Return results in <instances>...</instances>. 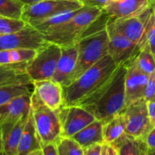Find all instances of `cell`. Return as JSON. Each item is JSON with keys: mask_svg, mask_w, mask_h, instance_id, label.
<instances>
[{"mask_svg": "<svg viewBox=\"0 0 155 155\" xmlns=\"http://www.w3.org/2000/svg\"><path fill=\"white\" fill-rule=\"evenodd\" d=\"M112 147L116 149L118 155H141L147 148L145 142L125 134L117 140Z\"/></svg>", "mask_w": 155, "mask_h": 155, "instance_id": "25", "label": "cell"}, {"mask_svg": "<svg viewBox=\"0 0 155 155\" xmlns=\"http://www.w3.org/2000/svg\"><path fill=\"white\" fill-rule=\"evenodd\" d=\"M33 89L43 102L52 110H58L63 105V88L53 80L33 82Z\"/></svg>", "mask_w": 155, "mask_h": 155, "instance_id": "16", "label": "cell"}, {"mask_svg": "<svg viewBox=\"0 0 155 155\" xmlns=\"http://www.w3.org/2000/svg\"><path fill=\"white\" fill-rule=\"evenodd\" d=\"M28 115L21 117L15 120L0 124L4 153L9 155H17L18 144Z\"/></svg>", "mask_w": 155, "mask_h": 155, "instance_id": "15", "label": "cell"}, {"mask_svg": "<svg viewBox=\"0 0 155 155\" xmlns=\"http://www.w3.org/2000/svg\"><path fill=\"white\" fill-rule=\"evenodd\" d=\"M126 120V134L144 142L152 125L147 111V101L141 99L129 104L122 111Z\"/></svg>", "mask_w": 155, "mask_h": 155, "instance_id": "8", "label": "cell"}, {"mask_svg": "<svg viewBox=\"0 0 155 155\" xmlns=\"http://www.w3.org/2000/svg\"><path fill=\"white\" fill-rule=\"evenodd\" d=\"M20 2L23 3L24 5H30V4H34V3L46 1V0H19Z\"/></svg>", "mask_w": 155, "mask_h": 155, "instance_id": "38", "label": "cell"}, {"mask_svg": "<svg viewBox=\"0 0 155 155\" xmlns=\"http://www.w3.org/2000/svg\"><path fill=\"white\" fill-rule=\"evenodd\" d=\"M135 61L139 69L147 76L155 72V58L147 44L140 50Z\"/></svg>", "mask_w": 155, "mask_h": 155, "instance_id": "28", "label": "cell"}, {"mask_svg": "<svg viewBox=\"0 0 155 155\" xmlns=\"http://www.w3.org/2000/svg\"><path fill=\"white\" fill-rule=\"evenodd\" d=\"M27 63L0 64V86L17 82H32L26 73Z\"/></svg>", "mask_w": 155, "mask_h": 155, "instance_id": "22", "label": "cell"}, {"mask_svg": "<svg viewBox=\"0 0 155 155\" xmlns=\"http://www.w3.org/2000/svg\"><path fill=\"white\" fill-rule=\"evenodd\" d=\"M47 42L43 34L29 24L16 33L0 35V50L13 48L38 50Z\"/></svg>", "mask_w": 155, "mask_h": 155, "instance_id": "11", "label": "cell"}, {"mask_svg": "<svg viewBox=\"0 0 155 155\" xmlns=\"http://www.w3.org/2000/svg\"><path fill=\"white\" fill-rule=\"evenodd\" d=\"M108 34V54L118 65H126L133 61L141 48L118 32L110 21L106 26Z\"/></svg>", "mask_w": 155, "mask_h": 155, "instance_id": "9", "label": "cell"}, {"mask_svg": "<svg viewBox=\"0 0 155 155\" xmlns=\"http://www.w3.org/2000/svg\"><path fill=\"white\" fill-rule=\"evenodd\" d=\"M146 28V40L155 58V12L152 6L141 14Z\"/></svg>", "mask_w": 155, "mask_h": 155, "instance_id": "27", "label": "cell"}, {"mask_svg": "<svg viewBox=\"0 0 155 155\" xmlns=\"http://www.w3.org/2000/svg\"><path fill=\"white\" fill-rule=\"evenodd\" d=\"M147 107L150 123L155 126V101H147Z\"/></svg>", "mask_w": 155, "mask_h": 155, "instance_id": "37", "label": "cell"}, {"mask_svg": "<svg viewBox=\"0 0 155 155\" xmlns=\"http://www.w3.org/2000/svg\"><path fill=\"white\" fill-rule=\"evenodd\" d=\"M126 120L122 113H119L103 124L104 143L112 145L126 134Z\"/></svg>", "mask_w": 155, "mask_h": 155, "instance_id": "21", "label": "cell"}, {"mask_svg": "<svg viewBox=\"0 0 155 155\" xmlns=\"http://www.w3.org/2000/svg\"><path fill=\"white\" fill-rule=\"evenodd\" d=\"M122 0H110V2H120Z\"/></svg>", "mask_w": 155, "mask_h": 155, "instance_id": "44", "label": "cell"}, {"mask_svg": "<svg viewBox=\"0 0 155 155\" xmlns=\"http://www.w3.org/2000/svg\"><path fill=\"white\" fill-rule=\"evenodd\" d=\"M61 55V47L48 42L36 50L32 60L26 65V73L31 81L51 80Z\"/></svg>", "mask_w": 155, "mask_h": 155, "instance_id": "6", "label": "cell"}, {"mask_svg": "<svg viewBox=\"0 0 155 155\" xmlns=\"http://www.w3.org/2000/svg\"><path fill=\"white\" fill-rule=\"evenodd\" d=\"M30 95H24L15 98L0 106V124L15 120L30 112Z\"/></svg>", "mask_w": 155, "mask_h": 155, "instance_id": "18", "label": "cell"}, {"mask_svg": "<svg viewBox=\"0 0 155 155\" xmlns=\"http://www.w3.org/2000/svg\"><path fill=\"white\" fill-rule=\"evenodd\" d=\"M148 0H122L117 2H110L103 12L107 15L109 21L139 16L150 7Z\"/></svg>", "mask_w": 155, "mask_h": 155, "instance_id": "13", "label": "cell"}, {"mask_svg": "<svg viewBox=\"0 0 155 155\" xmlns=\"http://www.w3.org/2000/svg\"><path fill=\"white\" fill-rule=\"evenodd\" d=\"M147 148H146V149L144 150V151H143L141 155H147Z\"/></svg>", "mask_w": 155, "mask_h": 155, "instance_id": "43", "label": "cell"}, {"mask_svg": "<svg viewBox=\"0 0 155 155\" xmlns=\"http://www.w3.org/2000/svg\"><path fill=\"white\" fill-rule=\"evenodd\" d=\"M126 107L141 99H144V92L149 76L144 74L137 65L135 58L125 65Z\"/></svg>", "mask_w": 155, "mask_h": 155, "instance_id": "12", "label": "cell"}, {"mask_svg": "<svg viewBox=\"0 0 155 155\" xmlns=\"http://www.w3.org/2000/svg\"><path fill=\"white\" fill-rule=\"evenodd\" d=\"M80 10L81 8H79L58 14V15H53L50 18H45V19L41 20V21L33 23L30 25L33 26L34 28L39 30L43 35L47 34V33H51V32L56 30V29L62 27L63 24L70 21L73 17L75 16Z\"/></svg>", "mask_w": 155, "mask_h": 155, "instance_id": "23", "label": "cell"}, {"mask_svg": "<svg viewBox=\"0 0 155 155\" xmlns=\"http://www.w3.org/2000/svg\"><path fill=\"white\" fill-rule=\"evenodd\" d=\"M93 24L75 42L78 56L71 75L62 86L69 85L83 73L108 54V34L104 27Z\"/></svg>", "mask_w": 155, "mask_h": 155, "instance_id": "3", "label": "cell"}, {"mask_svg": "<svg viewBox=\"0 0 155 155\" xmlns=\"http://www.w3.org/2000/svg\"><path fill=\"white\" fill-rule=\"evenodd\" d=\"M126 68L119 65L109 80L78 106L92 114L103 124L126 108Z\"/></svg>", "mask_w": 155, "mask_h": 155, "instance_id": "1", "label": "cell"}, {"mask_svg": "<svg viewBox=\"0 0 155 155\" xmlns=\"http://www.w3.org/2000/svg\"><path fill=\"white\" fill-rule=\"evenodd\" d=\"M148 2H150V5H155V0H148Z\"/></svg>", "mask_w": 155, "mask_h": 155, "instance_id": "42", "label": "cell"}, {"mask_svg": "<svg viewBox=\"0 0 155 155\" xmlns=\"http://www.w3.org/2000/svg\"><path fill=\"white\" fill-rule=\"evenodd\" d=\"M26 155H43V153L42 149L40 148V149H36L35 151H31V152L28 153V154Z\"/></svg>", "mask_w": 155, "mask_h": 155, "instance_id": "39", "label": "cell"}, {"mask_svg": "<svg viewBox=\"0 0 155 155\" xmlns=\"http://www.w3.org/2000/svg\"><path fill=\"white\" fill-rule=\"evenodd\" d=\"M103 15V9L84 6L70 21L54 31L43 35L48 42L60 47L75 44L91 26Z\"/></svg>", "mask_w": 155, "mask_h": 155, "instance_id": "4", "label": "cell"}, {"mask_svg": "<svg viewBox=\"0 0 155 155\" xmlns=\"http://www.w3.org/2000/svg\"><path fill=\"white\" fill-rule=\"evenodd\" d=\"M30 112L41 146L57 142L61 137V125L57 110L46 105L33 89L30 95Z\"/></svg>", "mask_w": 155, "mask_h": 155, "instance_id": "5", "label": "cell"}, {"mask_svg": "<svg viewBox=\"0 0 155 155\" xmlns=\"http://www.w3.org/2000/svg\"><path fill=\"white\" fill-rule=\"evenodd\" d=\"M147 149H155V126L150 130L144 140Z\"/></svg>", "mask_w": 155, "mask_h": 155, "instance_id": "34", "label": "cell"}, {"mask_svg": "<svg viewBox=\"0 0 155 155\" xmlns=\"http://www.w3.org/2000/svg\"><path fill=\"white\" fill-rule=\"evenodd\" d=\"M43 155H59L56 142L46 144L41 146Z\"/></svg>", "mask_w": 155, "mask_h": 155, "instance_id": "35", "label": "cell"}, {"mask_svg": "<svg viewBox=\"0 0 155 155\" xmlns=\"http://www.w3.org/2000/svg\"><path fill=\"white\" fill-rule=\"evenodd\" d=\"M3 152V145H2V139L1 134V129H0V154Z\"/></svg>", "mask_w": 155, "mask_h": 155, "instance_id": "40", "label": "cell"}, {"mask_svg": "<svg viewBox=\"0 0 155 155\" xmlns=\"http://www.w3.org/2000/svg\"><path fill=\"white\" fill-rule=\"evenodd\" d=\"M36 50L25 48L0 50V64L27 63L33 59Z\"/></svg>", "mask_w": 155, "mask_h": 155, "instance_id": "26", "label": "cell"}, {"mask_svg": "<svg viewBox=\"0 0 155 155\" xmlns=\"http://www.w3.org/2000/svg\"><path fill=\"white\" fill-rule=\"evenodd\" d=\"M27 23L22 19L0 17V35L16 33L24 28Z\"/></svg>", "mask_w": 155, "mask_h": 155, "instance_id": "31", "label": "cell"}, {"mask_svg": "<svg viewBox=\"0 0 155 155\" xmlns=\"http://www.w3.org/2000/svg\"><path fill=\"white\" fill-rule=\"evenodd\" d=\"M144 100L146 101H155V72L149 76L144 92Z\"/></svg>", "mask_w": 155, "mask_h": 155, "instance_id": "32", "label": "cell"}, {"mask_svg": "<svg viewBox=\"0 0 155 155\" xmlns=\"http://www.w3.org/2000/svg\"><path fill=\"white\" fill-rule=\"evenodd\" d=\"M152 7H153V11H154V12H155V5H152Z\"/></svg>", "mask_w": 155, "mask_h": 155, "instance_id": "45", "label": "cell"}, {"mask_svg": "<svg viewBox=\"0 0 155 155\" xmlns=\"http://www.w3.org/2000/svg\"><path fill=\"white\" fill-rule=\"evenodd\" d=\"M103 144H97L84 148V155H101L102 147Z\"/></svg>", "mask_w": 155, "mask_h": 155, "instance_id": "36", "label": "cell"}, {"mask_svg": "<svg viewBox=\"0 0 155 155\" xmlns=\"http://www.w3.org/2000/svg\"><path fill=\"white\" fill-rule=\"evenodd\" d=\"M24 4L19 0H0V17L21 19Z\"/></svg>", "mask_w": 155, "mask_h": 155, "instance_id": "29", "label": "cell"}, {"mask_svg": "<svg viewBox=\"0 0 155 155\" xmlns=\"http://www.w3.org/2000/svg\"><path fill=\"white\" fill-rule=\"evenodd\" d=\"M84 6L88 7H97L103 9L109 2L110 0H78Z\"/></svg>", "mask_w": 155, "mask_h": 155, "instance_id": "33", "label": "cell"}, {"mask_svg": "<svg viewBox=\"0 0 155 155\" xmlns=\"http://www.w3.org/2000/svg\"><path fill=\"white\" fill-rule=\"evenodd\" d=\"M32 82H17L0 86V106L18 96L31 94Z\"/></svg>", "mask_w": 155, "mask_h": 155, "instance_id": "24", "label": "cell"}, {"mask_svg": "<svg viewBox=\"0 0 155 155\" xmlns=\"http://www.w3.org/2000/svg\"><path fill=\"white\" fill-rule=\"evenodd\" d=\"M2 154H0V155H2Z\"/></svg>", "mask_w": 155, "mask_h": 155, "instance_id": "47", "label": "cell"}, {"mask_svg": "<svg viewBox=\"0 0 155 155\" xmlns=\"http://www.w3.org/2000/svg\"><path fill=\"white\" fill-rule=\"evenodd\" d=\"M2 155H9V154H5V153L2 152Z\"/></svg>", "mask_w": 155, "mask_h": 155, "instance_id": "46", "label": "cell"}, {"mask_svg": "<svg viewBox=\"0 0 155 155\" xmlns=\"http://www.w3.org/2000/svg\"><path fill=\"white\" fill-rule=\"evenodd\" d=\"M84 7L78 0H46L30 5H24L21 19L31 24L58 14Z\"/></svg>", "mask_w": 155, "mask_h": 155, "instance_id": "7", "label": "cell"}, {"mask_svg": "<svg viewBox=\"0 0 155 155\" xmlns=\"http://www.w3.org/2000/svg\"><path fill=\"white\" fill-rule=\"evenodd\" d=\"M56 143L59 155H84L83 148L71 138L60 137Z\"/></svg>", "mask_w": 155, "mask_h": 155, "instance_id": "30", "label": "cell"}, {"mask_svg": "<svg viewBox=\"0 0 155 155\" xmlns=\"http://www.w3.org/2000/svg\"><path fill=\"white\" fill-rule=\"evenodd\" d=\"M119 66L109 54L100 59L74 81L68 86H62V106L78 105L97 92L109 80Z\"/></svg>", "mask_w": 155, "mask_h": 155, "instance_id": "2", "label": "cell"}, {"mask_svg": "<svg viewBox=\"0 0 155 155\" xmlns=\"http://www.w3.org/2000/svg\"><path fill=\"white\" fill-rule=\"evenodd\" d=\"M77 56L78 51L75 44L61 47L60 58L51 80L63 86L75 67Z\"/></svg>", "mask_w": 155, "mask_h": 155, "instance_id": "17", "label": "cell"}, {"mask_svg": "<svg viewBox=\"0 0 155 155\" xmlns=\"http://www.w3.org/2000/svg\"><path fill=\"white\" fill-rule=\"evenodd\" d=\"M57 112L61 125V137L64 138H71L97 120L92 114L78 105L62 106Z\"/></svg>", "mask_w": 155, "mask_h": 155, "instance_id": "10", "label": "cell"}, {"mask_svg": "<svg viewBox=\"0 0 155 155\" xmlns=\"http://www.w3.org/2000/svg\"><path fill=\"white\" fill-rule=\"evenodd\" d=\"M147 155H155V149L153 150L147 149Z\"/></svg>", "mask_w": 155, "mask_h": 155, "instance_id": "41", "label": "cell"}, {"mask_svg": "<svg viewBox=\"0 0 155 155\" xmlns=\"http://www.w3.org/2000/svg\"><path fill=\"white\" fill-rule=\"evenodd\" d=\"M73 140L84 148L97 144H104L103 134V123L96 120L82 129L71 137Z\"/></svg>", "mask_w": 155, "mask_h": 155, "instance_id": "19", "label": "cell"}, {"mask_svg": "<svg viewBox=\"0 0 155 155\" xmlns=\"http://www.w3.org/2000/svg\"><path fill=\"white\" fill-rule=\"evenodd\" d=\"M110 21L117 31L138 45L141 49L147 44L145 24L141 15Z\"/></svg>", "mask_w": 155, "mask_h": 155, "instance_id": "14", "label": "cell"}, {"mask_svg": "<svg viewBox=\"0 0 155 155\" xmlns=\"http://www.w3.org/2000/svg\"><path fill=\"white\" fill-rule=\"evenodd\" d=\"M41 148L31 112H30L24 126L18 146L17 155H26L31 151Z\"/></svg>", "mask_w": 155, "mask_h": 155, "instance_id": "20", "label": "cell"}]
</instances>
